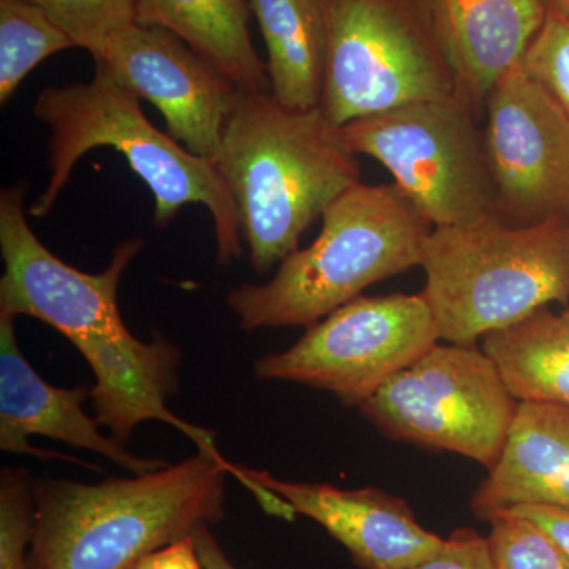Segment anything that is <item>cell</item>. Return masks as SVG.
Segmentation results:
<instances>
[{
  "mask_svg": "<svg viewBox=\"0 0 569 569\" xmlns=\"http://www.w3.org/2000/svg\"><path fill=\"white\" fill-rule=\"evenodd\" d=\"M216 167L238 206L258 274L298 250L307 228L361 182V168L340 127L320 107H284L271 91L239 89Z\"/></svg>",
  "mask_w": 569,
  "mask_h": 569,
  "instance_id": "obj_1",
  "label": "cell"
},
{
  "mask_svg": "<svg viewBox=\"0 0 569 569\" xmlns=\"http://www.w3.org/2000/svg\"><path fill=\"white\" fill-rule=\"evenodd\" d=\"M238 466L200 451L178 466L99 485L33 482L31 569H133L224 518Z\"/></svg>",
  "mask_w": 569,
  "mask_h": 569,
  "instance_id": "obj_2",
  "label": "cell"
},
{
  "mask_svg": "<svg viewBox=\"0 0 569 569\" xmlns=\"http://www.w3.org/2000/svg\"><path fill=\"white\" fill-rule=\"evenodd\" d=\"M33 114L50 129L51 170L47 189L31 206L33 217L51 212L82 156L108 146L121 152L151 189L157 228L173 222L182 206L203 204L212 216L219 263L228 266L241 257L238 206L216 163L160 132L146 118L140 99L102 62H96L91 81L44 88L33 104Z\"/></svg>",
  "mask_w": 569,
  "mask_h": 569,
  "instance_id": "obj_3",
  "label": "cell"
},
{
  "mask_svg": "<svg viewBox=\"0 0 569 569\" xmlns=\"http://www.w3.org/2000/svg\"><path fill=\"white\" fill-rule=\"evenodd\" d=\"M321 219L316 241L288 254L269 282L227 296L241 329L316 325L370 284L421 266L433 230L396 183H356Z\"/></svg>",
  "mask_w": 569,
  "mask_h": 569,
  "instance_id": "obj_4",
  "label": "cell"
},
{
  "mask_svg": "<svg viewBox=\"0 0 569 569\" xmlns=\"http://www.w3.org/2000/svg\"><path fill=\"white\" fill-rule=\"evenodd\" d=\"M421 268L440 340L475 346L552 302L569 301V219L511 224L498 216L433 227Z\"/></svg>",
  "mask_w": 569,
  "mask_h": 569,
  "instance_id": "obj_5",
  "label": "cell"
},
{
  "mask_svg": "<svg viewBox=\"0 0 569 569\" xmlns=\"http://www.w3.org/2000/svg\"><path fill=\"white\" fill-rule=\"evenodd\" d=\"M320 108L336 127L460 91L437 0H323Z\"/></svg>",
  "mask_w": 569,
  "mask_h": 569,
  "instance_id": "obj_6",
  "label": "cell"
},
{
  "mask_svg": "<svg viewBox=\"0 0 569 569\" xmlns=\"http://www.w3.org/2000/svg\"><path fill=\"white\" fill-rule=\"evenodd\" d=\"M479 111L458 92L340 127L353 153L378 160L433 227L497 216Z\"/></svg>",
  "mask_w": 569,
  "mask_h": 569,
  "instance_id": "obj_7",
  "label": "cell"
},
{
  "mask_svg": "<svg viewBox=\"0 0 569 569\" xmlns=\"http://www.w3.org/2000/svg\"><path fill=\"white\" fill-rule=\"evenodd\" d=\"M519 403L485 350L438 342L359 410L385 437L456 452L490 471Z\"/></svg>",
  "mask_w": 569,
  "mask_h": 569,
  "instance_id": "obj_8",
  "label": "cell"
},
{
  "mask_svg": "<svg viewBox=\"0 0 569 569\" xmlns=\"http://www.w3.org/2000/svg\"><path fill=\"white\" fill-rule=\"evenodd\" d=\"M440 342L425 296H359L309 326L293 347L257 359L254 377L331 392L361 407Z\"/></svg>",
  "mask_w": 569,
  "mask_h": 569,
  "instance_id": "obj_9",
  "label": "cell"
},
{
  "mask_svg": "<svg viewBox=\"0 0 569 569\" xmlns=\"http://www.w3.org/2000/svg\"><path fill=\"white\" fill-rule=\"evenodd\" d=\"M26 183L0 192V312L32 317L51 326L77 347L82 358L102 353L132 332L119 310L123 272L140 253L142 239L116 247L100 274L78 271L41 244L26 219Z\"/></svg>",
  "mask_w": 569,
  "mask_h": 569,
  "instance_id": "obj_10",
  "label": "cell"
},
{
  "mask_svg": "<svg viewBox=\"0 0 569 569\" xmlns=\"http://www.w3.org/2000/svg\"><path fill=\"white\" fill-rule=\"evenodd\" d=\"M485 141L496 211L511 224L569 219V118L522 62L490 89Z\"/></svg>",
  "mask_w": 569,
  "mask_h": 569,
  "instance_id": "obj_11",
  "label": "cell"
},
{
  "mask_svg": "<svg viewBox=\"0 0 569 569\" xmlns=\"http://www.w3.org/2000/svg\"><path fill=\"white\" fill-rule=\"evenodd\" d=\"M96 62L159 108L168 134L187 151L217 162L239 89L212 63L167 29L138 22L114 37Z\"/></svg>",
  "mask_w": 569,
  "mask_h": 569,
  "instance_id": "obj_12",
  "label": "cell"
},
{
  "mask_svg": "<svg viewBox=\"0 0 569 569\" xmlns=\"http://www.w3.org/2000/svg\"><path fill=\"white\" fill-rule=\"evenodd\" d=\"M236 479L268 515L284 518L290 505L296 516L316 520L361 569L410 568L445 545V538L418 522L407 501L385 490L283 481L269 471L241 466Z\"/></svg>",
  "mask_w": 569,
  "mask_h": 569,
  "instance_id": "obj_13",
  "label": "cell"
},
{
  "mask_svg": "<svg viewBox=\"0 0 569 569\" xmlns=\"http://www.w3.org/2000/svg\"><path fill=\"white\" fill-rule=\"evenodd\" d=\"M14 318L0 312V449L11 455L31 456L41 460H84L63 452L32 447L29 437L40 436L63 441L70 447L103 456L112 463L146 475L168 467L162 459L140 458L116 438L103 436L96 418L84 411L91 397L88 387L58 388L41 378L22 355Z\"/></svg>",
  "mask_w": 569,
  "mask_h": 569,
  "instance_id": "obj_14",
  "label": "cell"
},
{
  "mask_svg": "<svg viewBox=\"0 0 569 569\" xmlns=\"http://www.w3.org/2000/svg\"><path fill=\"white\" fill-rule=\"evenodd\" d=\"M519 505L569 509L567 406L520 402L500 460L470 500L482 522Z\"/></svg>",
  "mask_w": 569,
  "mask_h": 569,
  "instance_id": "obj_15",
  "label": "cell"
},
{
  "mask_svg": "<svg viewBox=\"0 0 569 569\" xmlns=\"http://www.w3.org/2000/svg\"><path fill=\"white\" fill-rule=\"evenodd\" d=\"M460 91L479 112L490 89L522 62L548 0H437Z\"/></svg>",
  "mask_w": 569,
  "mask_h": 569,
  "instance_id": "obj_16",
  "label": "cell"
},
{
  "mask_svg": "<svg viewBox=\"0 0 569 569\" xmlns=\"http://www.w3.org/2000/svg\"><path fill=\"white\" fill-rule=\"evenodd\" d=\"M247 0H138L137 22L167 29L212 63L236 88L271 91L254 51Z\"/></svg>",
  "mask_w": 569,
  "mask_h": 569,
  "instance_id": "obj_17",
  "label": "cell"
},
{
  "mask_svg": "<svg viewBox=\"0 0 569 569\" xmlns=\"http://www.w3.org/2000/svg\"><path fill=\"white\" fill-rule=\"evenodd\" d=\"M263 32L271 93L312 110L323 92L328 31L323 0H247Z\"/></svg>",
  "mask_w": 569,
  "mask_h": 569,
  "instance_id": "obj_18",
  "label": "cell"
},
{
  "mask_svg": "<svg viewBox=\"0 0 569 569\" xmlns=\"http://www.w3.org/2000/svg\"><path fill=\"white\" fill-rule=\"evenodd\" d=\"M482 350L518 402L569 407V310H537L490 332Z\"/></svg>",
  "mask_w": 569,
  "mask_h": 569,
  "instance_id": "obj_19",
  "label": "cell"
},
{
  "mask_svg": "<svg viewBox=\"0 0 569 569\" xmlns=\"http://www.w3.org/2000/svg\"><path fill=\"white\" fill-rule=\"evenodd\" d=\"M74 41L31 0H0V103L6 104L24 78Z\"/></svg>",
  "mask_w": 569,
  "mask_h": 569,
  "instance_id": "obj_20",
  "label": "cell"
},
{
  "mask_svg": "<svg viewBox=\"0 0 569 569\" xmlns=\"http://www.w3.org/2000/svg\"><path fill=\"white\" fill-rule=\"evenodd\" d=\"M78 48L100 59L110 41L137 24L138 0H31Z\"/></svg>",
  "mask_w": 569,
  "mask_h": 569,
  "instance_id": "obj_21",
  "label": "cell"
},
{
  "mask_svg": "<svg viewBox=\"0 0 569 569\" xmlns=\"http://www.w3.org/2000/svg\"><path fill=\"white\" fill-rule=\"evenodd\" d=\"M488 522V541L498 569H569L563 550L530 519L505 509Z\"/></svg>",
  "mask_w": 569,
  "mask_h": 569,
  "instance_id": "obj_22",
  "label": "cell"
},
{
  "mask_svg": "<svg viewBox=\"0 0 569 569\" xmlns=\"http://www.w3.org/2000/svg\"><path fill=\"white\" fill-rule=\"evenodd\" d=\"M33 482L24 468L0 471V569H31Z\"/></svg>",
  "mask_w": 569,
  "mask_h": 569,
  "instance_id": "obj_23",
  "label": "cell"
},
{
  "mask_svg": "<svg viewBox=\"0 0 569 569\" xmlns=\"http://www.w3.org/2000/svg\"><path fill=\"white\" fill-rule=\"evenodd\" d=\"M522 63L569 118V20L550 2Z\"/></svg>",
  "mask_w": 569,
  "mask_h": 569,
  "instance_id": "obj_24",
  "label": "cell"
},
{
  "mask_svg": "<svg viewBox=\"0 0 569 569\" xmlns=\"http://www.w3.org/2000/svg\"><path fill=\"white\" fill-rule=\"evenodd\" d=\"M406 569H498L488 537L460 527L445 538V545L429 559Z\"/></svg>",
  "mask_w": 569,
  "mask_h": 569,
  "instance_id": "obj_25",
  "label": "cell"
},
{
  "mask_svg": "<svg viewBox=\"0 0 569 569\" xmlns=\"http://www.w3.org/2000/svg\"><path fill=\"white\" fill-rule=\"evenodd\" d=\"M537 523L539 529L561 550L569 560V509L550 507V505H519L509 509Z\"/></svg>",
  "mask_w": 569,
  "mask_h": 569,
  "instance_id": "obj_26",
  "label": "cell"
},
{
  "mask_svg": "<svg viewBox=\"0 0 569 569\" xmlns=\"http://www.w3.org/2000/svg\"><path fill=\"white\" fill-rule=\"evenodd\" d=\"M133 569H204L194 549L192 537L144 557Z\"/></svg>",
  "mask_w": 569,
  "mask_h": 569,
  "instance_id": "obj_27",
  "label": "cell"
},
{
  "mask_svg": "<svg viewBox=\"0 0 569 569\" xmlns=\"http://www.w3.org/2000/svg\"><path fill=\"white\" fill-rule=\"evenodd\" d=\"M209 527V523H203L192 533L194 549L204 569H238L220 548Z\"/></svg>",
  "mask_w": 569,
  "mask_h": 569,
  "instance_id": "obj_28",
  "label": "cell"
},
{
  "mask_svg": "<svg viewBox=\"0 0 569 569\" xmlns=\"http://www.w3.org/2000/svg\"><path fill=\"white\" fill-rule=\"evenodd\" d=\"M548 2L556 6L569 20V0H548Z\"/></svg>",
  "mask_w": 569,
  "mask_h": 569,
  "instance_id": "obj_29",
  "label": "cell"
}]
</instances>
